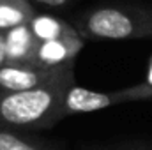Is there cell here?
Listing matches in <instances>:
<instances>
[{
	"label": "cell",
	"mask_w": 152,
	"mask_h": 150,
	"mask_svg": "<svg viewBox=\"0 0 152 150\" xmlns=\"http://www.w3.org/2000/svg\"><path fill=\"white\" fill-rule=\"evenodd\" d=\"M73 83H76L75 73L30 90H0V127L14 131L53 127L62 120V99Z\"/></svg>",
	"instance_id": "obj_1"
},
{
	"label": "cell",
	"mask_w": 152,
	"mask_h": 150,
	"mask_svg": "<svg viewBox=\"0 0 152 150\" xmlns=\"http://www.w3.org/2000/svg\"><path fill=\"white\" fill-rule=\"evenodd\" d=\"M73 27L85 41L152 37V9L136 4H103L76 14Z\"/></svg>",
	"instance_id": "obj_2"
},
{
	"label": "cell",
	"mask_w": 152,
	"mask_h": 150,
	"mask_svg": "<svg viewBox=\"0 0 152 150\" xmlns=\"http://www.w3.org/2000/svg\"><path fill=\"white\" fill-rule=\"evenodd\" d=\"M71 73H75V64L55 69L41 67L37 64H4L0 67V90L2 92L30 90L51 83Z\"/></svg>",
	"instance_id": "obj_3"
},
{
	"label": "cell",
	"mask_w": 152,
	"mask_h": 150,
	"mask_svg": "<svg viewBox=\"0 0 152 150\" xmlns=\"http://www.w3.org/2000/svg\"><path fill=\"white\" fill-rule=\"evenodd\" d=\"M113 104H120L118 92H94L83 87H78L73 83L62 99V118L71 115H81V113H94L101 111L104 108H110Z\"/></svg>",
	"instance_id": "obj_4"
},
{
	"label": "cell",
	"mask_w": 152,
	"mask_h": 150,
	"mask_svg": "<svg viewBox=\"0 0 152 150\" xmlns=\"http://www.w3.org/2000/svg\"><path fill=\"white\" fill-rule=\"evenodd\" d=\"M83 46H85V39L80 34L64 39L42 41L37 44L34 64H37L41 67H48V69L71 66L75 64L76 57L83 50Z\"/></svg>",
	"instance_id": "obj_5"
},
{
	"label": "cell",
	"mask_w": 152,
	"mask_h": 150,
	"mask_svg": "<svg viewBox=\"0 0 152 150\" xmlns=\"http://www.w3.org/2000/svg\"><path fill=\"white\" fill-rule=\"evenodd\" d=\"M5 36V58L7 64H34V55L39 41L34 37L28 23L14 27Z\"/></svg>",
	"instance_id": "obj_6"
},
{
	"label": "cell",
	"mask_w": 152,
	"mask_h": 150,
	"mask_svg": "<svg viewBox=\"0 0 152 150\" xmlns=\"http://www.w3.org/2000/svg\"><path fill=\"white\" fill-rule=\"evenodd\" d=\"M28 27L39 42L71 37V36L78 34V30L67 21H64L53 14H42V12H36L32 16V20L28 21Z\"/></svg>",
	"instance_id": "obj_7"
},
{
	"label": "cell",
	"mask_w": 152,
	"mask_h": 150,
	"mask_svg": "<svg viewBox=\"0 0 152 150\" xmlns=\"http://www.w3.org/2000/svg\"><path fill=\"white\" fill-rule=\"evenodd\" d=\"M36 12L28 0H0V32L27 25Z\"/></svg>",
	"instance_id": "obj_8"
},
{
	"label": "cell",
	"mask_w": 152,
	"mask_h": 150,
	"mask_svg": "<svg viewBox=\"0 0 152 150\" xmlns=\"http://www.w3.org/2000/svg\"><path fill=\"white\" fill-rule=\"evenodd\" d=\"M0 150H60L44 140L27 136L14 129L0 127Z\"/></svg>",
	"instance_id": "obj_9"
},
{
	"label": "cell",
	"mask_w": 152,
	"mask_h": 150,
	"mask_svg": "<svg viewBox=\"0 0 152 150\" xmlns=\"http://www.w3.org/2000/svg\"><path fill=\"white\" fill-rule=\"evenodd\" d=\"M120 103H131V101H149L152 99V85L147 83H138L122 90H117Z\"/></svg>",
	"instance_id": "obj_10"
},
{
	"label": "cell",
	"mask_w": 152,
	"mask_h": 150,
	"mask_svg": "<svg viewBox=\"0 0 152 150\" xmlns=\"http://www.w3.org/2000/svg\"><path fill=\"white\" fill-rule=\"evenodd\" d=\"M32 5L37 4V5H42V7H50V9H58V7H66L69 5L73 0H28Z\"/></svg>",
	"instance_id": "obj_11"
},
{
	"label": "cell",
	"mask_w": 152,
	"mask_h": 150,
	"mask_svg": "<svg viewBox=\"0 0 152 150\" xmlns=\"http://www.w3.org/2000/svg\"><path fill=\"white\" fill-rule=\"evenodd\" d=\"M112 150H152V145H143V143H131V145H120Z\"/></svg>",
	"instance_id": "obj_12"
},
{
	"label": "cell",
	"mask_w": 152,
	"mask_h": 150,
	"mask_svg": "<svg viewBox=\"0 0 152 150\" xmlns=\"http://www.w3.org/2000/svg\"><path fill=\"white\" fill-rule=\"evenodd\" d=\"M7 64V58H5V36L4 32H0V67Z\"/></svg>",
	"instance_id": "obj_13"
},
{
	"label": "cell",
	"mask_w": 152,
	"mask_h": 150,
	"mask_svg": "<svg viewBox=\"0 0 152 150\" xmlns=\"http://www.w3.org/2000/svg\"><path fill=\"white\" fill-rule=\"evenodd\" d=\"M143 83H147V85H152V57L151 60H149V67H147V76H145V81Z\"/></svg>",
	"instance_id": "obj_14"
},
{
	"label": "cell",
	"mask_w": 152,
	"mask_h": 150,
	"mask_svg": "<svg viewBox=\"0 0 152 150\" xmlns=\"http://www.w3.org/2000/svg\"><path fill=\"white\" fill-rule=\"evenodd\" d=\"M94 150H112V149H94Z\"/></svg>",
	"instance_id": "obj_15"
},
{
	"label": "cell",
	"mask_w": 152,
	"mask_h": 150,
	"mask_svg": "<svg viewBox=\"0 0 152 150\" xmlns=\"http://www.w3.org/2000/svg\"><path fill=\"white\" fill-rule=\"evenodd\" d=\"M88 150H94V149H88Z\"/></svg>",
	"instance_id": "obj_16"
}]
</instances>
